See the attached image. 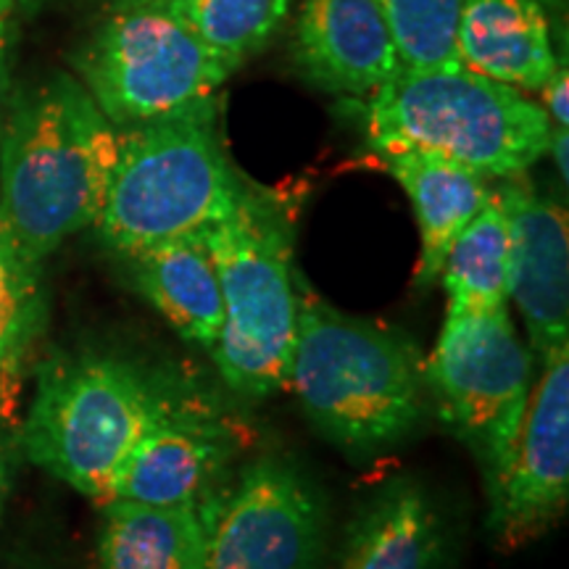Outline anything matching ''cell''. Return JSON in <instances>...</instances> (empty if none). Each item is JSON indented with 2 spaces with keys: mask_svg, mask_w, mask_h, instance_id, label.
Here are the masks:
<instances>
[{
  "mask_svg": "<svg viewBox=\"0 0 569 569\" xmlns=\"http://www.w3.org/2000/svg\"><path fill=\"white\" fill-rule=\"evenodd\" d=\"M388 172L407 190L417 211L422 232V253L415 272L417 288H430L438 282L448 248L480 211L488 198L486 177L446 159V156L419 151V148H377Z\"/></svg>",
  "mask_w": 569,
  "mask_h": 569,
  "instance_id": "obj_16",
  "label": "cell"
},
{
  "mask_svg": "<svg viewBox=\"0 0 569 569\" xmlns=\"http://www.w3.org/2000/svg\"><path fill=\"white\" fill-rule=\"evenodd\" d=\"M336 569H457L453 538L430 490L396 478L356 511Z\"/></svg>",
  "mask_w": 569,
  "mask_h": 569,
  "instance_id": "obj_14",
  "label": "cell"
},
{
  "mask_svg": "<svg viewBox=\"0 0 569 569\" xmlns=\"http://www.w3.org/2000/svg\"><path fill=\"white\" fill-rule=\"evenodd\" d=\"M40 264L21 256L0 232V393L17 377L42 325Z\"/></svg>",
  "mask_w": 569,
  "mask_h": 569,
  "instance_id": "obj_21",
  "label": "cell"
},
{
  "mask_svg": "<svg viewBox=\"0 0 569 569\" xmlns=\"http://www.w3.org/2000/svg\"><path fill=\"white\" fill-rule=\"evenodd\" d=\"M188 380L119 353L48 359L27 415L24 451L92 501L106 503L132 448L177 401Z\"/></svg>",
  "mask_w": 569,
  "mask_h": 569,
  "instance_id": "obj_3",
  "label": "cell"
},
{
  "mask_svg": "<svg viewBox=\"0 0 569 569\" xmlns=\"http://www.w3.org/2000/svg\"><path fill=\"white\" fill-rule=\"evenodd\" d=\"M284 386L322 436L359 453L407 438L422 422L430 398L415 340L396 327L343 315L303 280Z\"/></svg>",
  "mask_w": 569,
  "mask_h": 569,
  "instance_id": "obj_2",
  "label": "cell"
},
{
  "mask_svg": "<svg viewBox=\"0 0 569 569\" xmlns=\"http://www.w3.org/2000/svg\"><path fill=\"white\" fill-rule=\"evenodd\" d=\"M24 3H38V0H24Z\"/></svg>",
  "mask_w": 569,
  "mask_h": 569,
  "instance_id": "obj_28",
  "label": "cell"
},
{
  "mask_svg": "<svg viewBox=\"0 0 569 569\" xmlns=\"http://www.w3.org/2000/svg\"><path fill=\"white\" fill-rule=\"evenodd\" d=\"M549 151L553 153V161H557V169H559V174H561V182L567 184V180H569V163H567V153H569V146H567V127H553V130H551Z\"/></svg>",
  "mask_w": 569,
  "mask_h": 569,
  "instance_id": "obj_24",
  "label": "cell"
},
{
  "mask_svg": "<svg viewBox=\"0 0 569 569\" xmlns=\"http://www.w3.org/2000/svg\"><path fill=\"white\" fill-rule=\"evenodd\" d=\"M498 198L509 219V298L528 327L532 356L546 359L569 346L567 211L517 177H507Z\"/></svg>",
  "mask_w": 569,
  "mask_h": 569,
  "instance_id": "obj_12",
  "label": "cell"
},
{
  "mask_svg": "<svg viewBox=\"0 0 569 569\" xmlns=\"http://www.w3.org/2000/svg\"><path fill=\"white\" fill-rule=\"evenodd\" d=\"M543 98H546V113H549L553 127H567L569 124V80H567V67H557L551 74V80L543 84Z\"/></svg>",
  "mask_w": 569,
  "mask_h": 569,
  "instance_id": "obj_23",
  "label": "cell"
},
{
  "mask_svg": "<svg viewBox=\"0 0 569 569\" xmlns=\"http://www.w3.org/2000/svg\"><path fill=\"white\" fill-rule=\"evenodd\" d=\"M296 59L319 88L365 98L401 69L377 0H303Z\"/></svg>",
  "mask_w": 569,
  "mask_h": 569,
  "instance_id": "obj_13",
  "label": "cell"
},
{
  "mask_svg": "<svg viewBox=\"0 0 569 569\" xmlns=\"http://www.w3.org/2000/svg\"><path fill=\"white\" fill-rule=\"evenodd\" d=\"M98 559L101 569H206V530L198 503L106 501Z\"/></svg>",
  "mask_w": 569,
  "mask_h": 569,
  "instance_id": "obj_18",
  "label": "cell"
},
{
  "mask_svg": "<svg viewBox=\"0 0 569 569\" xmlns=\"http://www.w3.org/2000/svg\"><path fill=\"white\" fill-rule=\"evenodd\" d=\"M488 528L501 551L549 532L569 501V346L540 359L511 459L488 496Z\"/></svg>",
  "mask_w": 569,
  "mask_h": 569,
  "instance_id": "obj_10",
  "label": "cell"
},
{
  "mask_svg": "<svg viewBox=\"0 0 569 569\" xmlns=\"http://www.w3.org/2000/svg\"><path fill=\"white\" fill-rule=\"evenodd\" d=\"M377 6L386 13L401 67L461 63L457 56L461 0H377Z\"/></svg>",
  "mask_w": 569,
  "mask_h": 569,
  "instance_id": "obj_22",
  "label": "cell"
},
{
  "mask_svg": "<svg viewBox=\"0 0 569 569\" xmlns=\"http://www.w3.org/2000/svg\"><path fill=\"white\" fill-rule=\"evenodd\" d=\"M11 6H13V0H0V17L6 19V13L11 11Z\"/></svg>",
  "mask_w": 569,
  "mask_h": 569,
  "instance_id": "obj_27",
  "label": "cell"
},
{
  "mask_svg": "<svg viewBox=\"0 0 569 569\" xmlns=\"http://www.w3.org/2000/svg\"><path fill=\"white\" fill-rule=\"evenodd\" d=\"M369 140L461 163L482 177H519L549 151L551 119L522 90L467 69H407L369 96Z\"/></svg>",
  "mask_w": 569,
  "mask_h": 569,
  "instance_id": "obj_5",
  "label": "cell"
},
{
  "mask_svg": "<svg viewBox=\"0 0 569 569\" xmlns=\"http://www.w3.org/2000/svg\"><path fill=\"white\" fill-rule=\"evenodd\" d=\"M6 101H9V63H6V19L0 17V134L6 122Z\"/></svg>",
  "mask_w": 569,
  "mask_h": 569,
  "instance_id": "obj_25",
  "label": "cell"
},
{
  "mask_svg": "<svg viewBox=\"0 0 569 569\" xmlns=\"http://www.w3.org/2000/svg\"><path fill=\"white\" fill-rule=\"evenodd\" d=\"M532 359L507 306L475 315L446 311L438 343L425 359L427 393L478 459L488 496L496 493L511 459L528 407Z\"/></svg>",
  "mask_w": 569,
  "mask_h": 569,
  "instance_id": "obj_8",
  "label": "cell"
},
{
  "mask_svg": "<svg viewBox=\"0 0 569 569\" xmlns=\"http://www.w3.org/2000/svg\"><path fill=\"white\" fill-rule=\"evenodd\" d=\"M438 280H443L448 311L453 315L509 303V219L498 190H490L480 211L448 248Z\"/></svg>",
  "mask_w": 569,
  "mask_h": 569,
  "instance_id": "obj_19",
  "label": "cell"
},
{
  "mask_svg": "<svg viewBox=\"0 0 569 569\" xmlns=\"http://www.w3.org/2000/svg\"><path fill=\"white\" fill-rule=\"evenodd\" d=\"M140 296L190 343L213 351L222 332V284L203 234L130 256Z\"/></svg>",
  "mask_w": 569,
  "mask_h": 569,
  "instance_id": "obj_17",
  "label": "cell"
},
{
  "mask_svg": "<svg viewBox=\"0 0 569 569\" xmlns=\"http://www.w3.org/2000/svg\"><path fill=\"white\" fill-rule=\"evenodd\" d=\"M238 446V427L222 403L188 382L167 415L132 448L113 478L109 501L201 503L217 488Z\"/></svg>",
  "mask_w": 569,
  "mask_h": 569,
  "instance_id": "obj_11",
  "label": "cell"
},
{
  "mask_svg": "<svg viewBox=\"0 0 569 569\" xmlns=\"http://www.w3.org/2000/svg\"><path fill=\"white\" fill-rule=\"evenodd\" d=\"M77 69L117 130L219 103L234 71L167 0H122L77 56Z\"/></svg>",
  "mask_w": 569,
  "mask_h": 569,
  "instance_id": "obj_7",
  "label": "cell"
},
{
  "mask_svg": "<svg viewBox=\"0 0 569 569\" xmlns=\"http://www.w3.org/2000/svg\"><path fill=\"white\" fill-rule=\"evenodd\" d=\"M222 284V332L213 361L224 386L251 398L284 388L298 336V284L288 222L246 193L230 217L203 232Z\"/></svg>",
  "mask_w": 569,
  "mask_h": 569,
  "instance_id": "obj_6",
  "label": "cell"
},
{
  "mask_svg": "<svg viewBox=\"0 0 569 569\" xmlns=\"http://www.w3.org/2000/svg\"><path fill=\"white\" fill-rule=\"evenodd\" d=\"M206 569H317L325 503L293 461L264 453L198 503Z\"/></svg>",
  "mask_w": 569,
  "mask_h": 569,
  "instance_id": "obj_9",
  "label": "cell"
},
{
  "mask_svg": "<svg viewBox=\"0 0 569 569\" xmlns=\"http://www.w3.org/2000/svg\"><path fill=\"white\" fill-rule=\"evenodd\" d=\"M217 106L119 130V159L98 217L103 243L124 259L203 234L248 193L217 132Z\"/></svg>",
  "mask_w": 569,
  "mask_h": 569,
  "instance_id": "obj_4",
  "label": "cell"
},
{
  "mask_svg": "<svg viewBox=\"0 0 569 569\" xmlns=\"http://www.w3.org/2000/svg\"><path fill=\"white\" fill-rule=\"evenodd\" d=\"M457 56L517 90H540L559 67L540 0H461Z\"/></svg>",
  "mask_w": 569,
  "mask_h": 569,
  "instance_id": "obj_15",
  "label": "cell"
},
{
  "mask_svg": "<svg viewBox=\"0 0 569 569\" xmlns=\"http://www.w3.org/2000/svg\"><path fill=\"white\" fill-rule=\"evenodd\" d=\"M6 493H9V459H6V446L0 438V515H3Z\"/></svg>",
  "mask_w": 569,
  "mask_h": 569,
  "instance_id": "obj_26",
  "label": "cell"
},
{
  "mask_svg": "<svg viewBox=\"0 0 569 569\" xmlns=\"http://www.w3.org/2000/svg\"><path fill=\"white\" fill-rule=\"evenodd\" d=\"M190 32L238 69L272 40L290 0H167Z\"/></svg>",
  "mask_w": 569,
  "mask_h": 569,
  "instance_id": "obj_20",
  "label": "cell"
},
{
  "mask_svg": "<svg viewBox=\"0 0 569 569\" xmlns=\"http://www.w3.org/2000/svg\"><path fill=\"white\" fill-rule=\"evenodd\" d=\"M119 130L74 77L24 88L0 134V232L32 264L101 217Z\"/></svg>",
  "mask_w": 569,
  "mask_h": 569,
  "instance_id": "obj_1",
  "label": "cell"
}]
</instances>
